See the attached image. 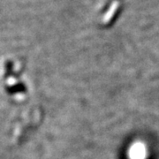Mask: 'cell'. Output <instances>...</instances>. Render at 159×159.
<instances>
[{
  "mask_svg": "<svg viewBox=\"0 0 159 159\" xmlns=\"http://www.w3.org/2000/svg\"><path fill=\"white\" fill-rule=\"evenodd\" d=\"M118 6H119V2L118 1H116V2H114L113 4L111 5V9H110V11L106 13V15H105V17L103 19V22L106 23L109 22V20L111 19V18L113 17L114 14H115V12L117 11V9H118Z\"/></svg>",
  "mask_w": 159,
  "mask_h": 159,
  "instance_id": "6da1fadb",
  "label": "cell"
}]
</instances>
